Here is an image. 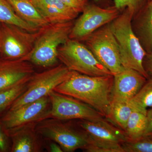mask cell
<instances>
[{
	"label": "cell",
	"instance_id": "cell-12",
	"mask_svg": "<svg viewBox=\"0 0 152 152\" xmlns=\"http://www.w3.org/2000/svg\"><path fill=\"white\" fill-rule=\"evenodd\" d=\"M34 73L33 64L27 59L0 58V91L29 81Z\"/></svg>",
	"mask_w": 152,
	"mask_h": 152
},
{
	"label": "cell",
	"instance_id": "cell-19",
	"mask_svg": "<svg viewBox=\"0 0 152 152\" xmlns=\"http://www.w3.org/2000/svg\"><path fill=\"white\" fill-rule=\"evenodd\" d=\"M134 110L129 102L111 101L106 118L125 132L128 121Z\"/></svg>",
	"mask_w": 152,
	"mask_h": 152
},
{
	"label": "cell",
	"instance_id": "cell-9",
	"mask_svg": "<svg viewBox=\"0 0 152 152\" xmlns=\"http://www.w3.org/2000/svg\"><path fill=\"white\" fill-rule=\"evenodd\" d=\"M121 12L114 5L104 7L96 4L88 3L81 15L74 22L69 39L85 41L96 30L113 21Z\"/></svg>",
	"mask_w": 152,
	"mask_h": 152
},
{
	"label": "cell",
	"instance_id": "cell-30",
	"mask_svg": "<svg viewBox=\"0 0 152 152\" xmlns=\"http://www.w3.org/2000/svg\"><path fill=\"white\" fill-rule=\"evenodd\" d=\"M0 126V152H6L8 149L7 142L6 134Z\"/></svg>",
	"mask_w": 152,
	"mask_h": 152
},
{
	"label": "cell",
	"instance_id": "cell-23",
	"mask_svg": "<svg viewBox=\"0 0 152 152\" xmlns=\"http://www.w3.org/2000/svg\"><path fill=\"white\" fill-rule=\"evenodd\" d=\"M28 82L0 91V112L10 107L25 91Z\"/></svg>",
	"mask_w": 152,
	"mask_h": 152
},
{
	"label": "cell",
	"instance_id": "cell-8",
	"mask_svg": "<svg viewBox=\"0 0 152 152\" xmlns=\"http://www.w3.org/2000/svg\"><path fill=\"white\" fill-rule=\"evenodd\" d=\"M84 42L96 58L113 75L123 69L119 48L110 23L96 30Z\"/></svg>",
	"mask_w": 152,
	"mask_h": 152
},
{
	"label": "cell",
	"instance_id": "cell-1",
	"mask_svg": "<svg viewBox=\"0 0 152 152\" xmlns=\"http://www.w3.org/2000/svg\"><path fill=\"white\" fill-rule=\"evenodd\" d=\"M114 75L91 76L72 71L54 91L89 105L106 118L112 100Z\"/></svg>",
	"mask_w": 152,
	"mask_h": 152
},
{
	"label": "cell",
	"instance_id": "cell-16",
	"mask_svg": "<svg viewBox=\"0 0 152 152\" xmlns=\"http://www.w3.org/2000/svg\"><path fill=\"white\" fill-rule=\"evenodd\" d=\"M132 26L145 50L152 52V1L133 17Z\"/></svg>",
	"mask_w": 152,
	"mask_h": 152
},
{
	"label": "cell",
	"instance_id": "cell-26",
	"mask_svg": "<svg viewBox=\"0 0 152 152\" xmlns=\"http://www.w3.org/2000/svg\"><path fill=\"white\" fill-rule=\"evenodd\" d=\"M149 0H114V5L121 11L128 9L133 17L146 5Z\"/></svg>",
	"mask_w": 152,
	"mask_h": 152
},
{
	"label": "cell",
	"instance_id": "cell-2",
	"mask_svg": "<svg viewBox=\"0 0 152 152\" xmlns=\"http://www.w3.org/2000/svg\"><path fill=\"white\" fill-rule=\"evenodd\" d=\"M118 18L110 23L118 45L123 66L137 71L145 77L149 78L144 69L143 60L147 53L133 31V15L128 9L123 10Z\"/></svg>",
	"mask_w": 152,
	"mask_h": 152
},
{
	"label": "cell",
	"instance_id": "cell-15",
	"mask_svg": "<svg viewBox=\"0 0 152 152\" xmlns=\"http://www.w3.org/2000/svg\"><path fill=\"white\" fill-rule=\"evenodd\" d=\"M49 24L74 21L79 13L61 0H31Z\"/></svg>",
	"mask_w": 152,
	"mask_h": 152
},
{
	"label": "cell",
	"instance_id": "cell-14",
	"mask_svg": "<svg viewBox=\"0 0 152 152\" xmlns=\"http://www.w3.org/2000/svg\"><path fill=\"white\" fill-rule=\"evenodd\" d=\"M77 125L91 138L99 141L122 145L127 139L124 131L105 118L95 120H79Z\"/></svg>",
	"mask_w": 152,
	"mask_h": 152
},
{
	"label": "cell",
	"instance_id": "cell-29",
	"mask_svg": "<svg viewBox=\"0 0 152 152\" xmlns=\"http://www.w3.org/2000/svg\"><path fill=\"white\" fill-rule=\"evenodd\" d=\"M143 64L144 69L149 77H152V52L147 53L144 58Z\"/></svg>",
	"mask_w": 152,
	"mask_h": 152
},
{
	"label": "cell",
	"instance_id": "cell-18",
	"mask_svg": "<svg viewBox=\"0 0 152 152\" xmlns=\"http://www.w3.org/2000/svg\"><path fill=\"white\" fill-rule=\"evenodd\" d=\"M17 15L22 20L37 28L49 24L42 16L31 0H7Z\"/></svg>",
	"mask_w": 152,
	"mask_h": 152
},
{
	"label": "cell",
	"instance_id": "cell-20",
	"mask_svg": "<svg viewBox=\"0 0 152 152\" xmlns=\"http://www.w3.org/2000/svg\"><path fill=\"white\" fill-rule=\"evenodd\" d=\"M128 102L134 110L147 115L148 108L152 107V77L147 79L138 92Z\"/></svg>",
	"mask_w": 152,
	"mask_h": 152
},
{
	"label": "cell",
	"instance_id": "cell-4",
	"mask_svg": "<svg viewBox=\"0 0 152 152\" xmlns=\"http://www.w3.org/2000/svg\"><path fill=\"white\" fill-rule=\"evenodd\" d=\"M58 58L70 70L80 74L91 76L113 75L80 41L69 38L59 47Z\"/></svg>",
	"mask_w": 152,
	"mask_h": 152
},
{
	"label": "cell",
	"instance_id": "cell-13",
	"mask_svg": "<svg viewBox=\"0 0 152 152\" xmlns=\"http://www.w3.org/2000/svg\"><path fill=\"white\" fill-rule=\"evenodd\" d=\"M147 79L137 71L124 67L114 75L111 101L128 102L134 97Z\"/></svg>",
	"mask_w": 152,
	"mask_h": 152
},
{
	"label": "cell",
	"instance_id": "cell-33",
	"mask_svg": "<svg viewBox=\"0 0 152 152\" xmlns=\"http://www.w3.org/2000/svg\"><path fill=\"white\" fill-rule=\"evenodd\" d=\"M149 1H152V0H149Z\"/></svg>",
	"mask_w": 152,
	"mask_h": 152
},
{
	"label": "cell",
	"instance_id": "cell-6",
	"mask_svg": "<svg viewBox=\"0 0 152 152\" xmlns=\"http://www.w3.org/2000/svg\"><path fill=\"white\" fill-rule=\"evenodd\" d=\"M42 28L33 32L15 25L0 23V58L28 60Z\"/></svg>",
	"mask_w": 152,
	"mask_h": 152
},
{
	"label": "cell",
	"instance_id": "cell-27",
	"mask_svg": "<svg viewBox=\"0 0 152 152\" xmlns=\"http://www.w3.org/2000/svg\"><path fill=\"white\" fill-rule=\"evenodd\" d=\"M67 6L80 13L86 6L88 4L89 0H61Z\"/></svg>",
	"mask_w": 152,
	"mask_h": 152
},
{
	"label": "cell",
	"instance_id": "cell-10",
	"mask_svg": "<svg viewBox=\"0 0 152 152\" xmlns=\"http://www.w3.org/2000/svg\"><path fill=\"white\" fill-rule=\"evenodd\" d=\"M51 104L48 96L26 104L15 110H10L1 121L2 128L6 135L23 127L37 124L49 118Z\"/></svg>",
	"mask_w": 152,
	"mask_h": 152
},
{
	"label": "cell",
	"instance_id": "cell-25",
	"mask_svg": "<svg viewBox=\"0 0 152 152\" xmlns=\"http://www.w3.org/2000/svg\"><path fill=\"white\" fill-rule=\"evenodd\" d=\"M83 150L88 152H124L121 144L99 141L89 136L88 144Z\"/></svg>",
	"mask_w": 152,
	"mask_h": 152
},
{
	"label": "cell",
	"instance_id": "cell-31",
	"mask_svg": "<svg viewBox=\"0 0 152 152\" xmlns=\"http://www.w3.org/2000/svg\"><path fill=\"white\" fill-rule=\"evenodd\" d=\"M49 149L51 152H64L61 147L57 143L53 142L50 144Z\"/></svg>",
	"mask_w": 152,
	"mask_h": 152
},
{
	"label": "cell",
	"instance_id": "cell-3",
	"mask_svg": "<svg viewBox=\"0 0 152 152\" xmlns=\"http://www.w3.org/2000/svg\"><path fill=\"white\" fill-rule=\"evenodd\" d=\"M74 21L49 24L42 28L28 60L42 67L54 66L58 61V50L69 38Z\"/></svg>",
	"mask_w": 152,
	"mask_h": 152
},
{
	"label": "cell",
	"instance_id": "cell-17",
	"mask_svg": "<svg viewBox=\"0 0 152 152\" xmlns=\"http://www.w3.org/2000/svg\"><path fill=\"white\" fill-rule=\"evenodd\" d=\"M37 124L23 127L8 136L12 141L11 152H38L42 148V143L37 130Z\"/></svg>",
	"mask_w": 152,
	"mask_h": 152
},
{
	"label": "cell",
	"instance_id": "cell-28",
	"mask_svg": "<svg viewBox=\"0 0 152 152\" xmlns=\"http://www.w3.org/2000/svg\"><path fill=\"white\" fill-rule=\"evenodd\" d=\"M147 126L143 137L152 140V108L147 113Z\"/></svg>",
	"mask_w": 152,
	"mask_h": 152
},
{
	"label": "cell",
	"instance_id": "cell-5",
	"mask_svg": "<svg viewBox=\"0 0 152 152\" xmlns=\"http://www.w3.org/2000/svg\"><path fill=\"white\" fill-rule=\"evenodd\" d=\"M72 72L62 64L41 72H35L28 82L26 90L11 105L10 110L48 96Z\"/></svg>",
	"mask_w": 152,
	"mask_h": 152
},
{
	"label": "cell",
	"instance_id": "cell-32",
	"mask_svg": "<svg viewBox=\"0 0 152 152\" xmlns=\"http://www.w3.org/2000/svg\"><path fill=\"white\" fill-rule=\"evenodd\" d=\"M96 4L101 7H107L113 5L112 4L111 0H94Z\"/></svg>",
	"mask_w": 152,
	"mask_h": 152
},
{
	"label": "cell",
	"instance_id": "cell-11",
	"mask_svg": "<svg viewBox=\"0 0 152 152\" xmlns=\"http://www.w3.org/2000/svg\"><path fill=\"white\" fill-rule=\"evenodd\" d=\"M48 96L51 104L49 118L64 121L95 120L105 118L89 105L72 97L54 91L51 92Z\"/></svg>",
	"mask_w": 152,
	"mask_h": 152
},
{
	"label": "cell",
	"instance_id": "cell-7",
	"mask_svg": "<svg viewBox=\"0 0 152 152\" xmlns=\"http://www.w3.org/2000/svg\"><path fill=\"white\" fill-rule=\"evenodd\" d=\"M36 129L40 135L59 145L64 151L83 150L88 141V136L81 129L61 120L46 119L38 123Z\"/></svg>",
	"mask_w": 152,
	"mask_h": 152
},
{
	"label": "cell",
	"instance_id": "cell-22",
	"mask_svg": "<svg viewBox=\"0 0 152 152\" xmlns=\"http://www.w3.org/2000/svg\"><path fill=\"white\" fill-rule=\"evenodd\" d=\"M0 23L15 25L33 32L41 29L35 27L20 18L7 0H0Z\"/></svg>",
	"mask_w": 152,
	"mask_h": 152
},
{
	"label": "cell",
	"instance_id": "cell-21",
	"mask_svg": "<svg viewBox=\"0 0 152 152\" xmlns=\"http://www.w3.org/2000/svg\"><path fill=\"white\" fill-rule=\"evenodd\" d=\"M147 126L146 114L134 110L128 121L125 133L131 140L140 138L143 136Z\"/></svg>",
	"mask_w": 152,
	"mask_h": 152
},
{
	"label": "cell",
	"instance_id": "cell-24",
	"mask_svg": "<svg viewBox=\"0 0 152 152\" xmlns=\"http://www.w3.org/2000/svg\"><path fill=\"white\" fill-rule=\"evenodd\" d=\"M121 146L124 152H152V140L143 137L136 140L127 138Z\"/></svg>",
	"mask_w": 152,
	"mask_h": 152
}]
</instances>
